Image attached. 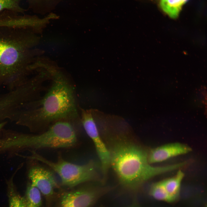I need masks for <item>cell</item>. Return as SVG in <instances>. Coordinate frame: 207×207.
Here are the masks:
<instances>
[{"mask_svg":"<svg viewBox=\"0 0 207 207\" xmlns=\"http://www.w3.org/2000/svg\"><path fill=\"white\" fill-rule=\"evenodd\" d=\"M28 176L31 184L46 197L52 195L55 189L58 186L53 173L42 167H32L29 171Z\"/></svg>","mask_w":207,"mask_h":207,"instance_id":"8","label":"cell"},{"mask_svg":"<svg viewBox=\"0 0 207 207\" xmlns=\"http://www.w3.org/2000/svg\"><path fill=\"white\" fill-rule=\"evenodd\" d=\"M30 28H0V86L13 89L25 82L30 63Z\"/></svg>","mask_w":207,"mask_h":207,"instance_id":"3","label":"cell"},{"mask_svg":"<svg viewBox=\"0 0 207 207\" xmlns=\"http://www.w3.org/2000/svg\"><path fill=\"white\" fill-rule=\"evenodd\" d=\"M28 0V1H35V0Z\"/></svg>","mask_w":207,"mask_h":207,"instance_id":"17","label":"cell"},{"mask_svg":"<svg viewBox=\"0 0 207 207\" xmlns=\"http://www.w3.org/2000/svg\"><path fill=\"white\" fill-rule=\"evenodd\" d=\"M178 170L175 176L162 181L172 202L176 200L179 195L181 184L184 176L181 170Z\"/></svg>","mask_w":207,"mask_h":207,"instance_id":"10","label":"cell"},{"mask_svg":"<svg viewBox=\"0 0 207 207\" xmlns=\"http://www.w3.org/2000/svg\"><path fill=\"white\" fill-rule=\"evenodd\" d=\"M132 207H138L136 206H132Z\"/></svg>","mask_w":207,"mask_h":207,"instance_id":"18","label":"cell"},{"mask_svg":"<svg viewBox=\"0 0 207 207\" xmlns=\"http://www.w3.org/2000/svg\"><path fill=\"white\" fill-rule=\"evenodd\" d=\"M41 192L31 183L27 187L23 197L25 207H41L42 203Z\"/></svg>","mask_w":207,"mask_h":207,"instance_id":"12","label":"cell"},{"mask_svg":"<svg viewBox=\"0 0 207 207\" xmlns=\"http://www.w3.org/2000/svg\"><path fill=\"white\" fill-rule=\"evenodd\" d=\"M189 0H160V6L164 13L170 18H177L182 7Z\"/></svg>","mask_w":207,"mask_h":207,"instance_id":"11","label":"cell"},{"mask_svg":"<svg viewBox=\"0 0 207 207\" xmlns=\"http://www.w3.org/2000/svg\"><path fill=\"white\" fill-rule=\"evenodd\" d=\"M9 207H25L23 198L15 189L12 181L8 184Z\"/></svg>","mask_w":207,"mask_h":207,"instance_id":"14","label":"cell"},{"mask_svg":"<svg viewBox=\"0 0 207 207\" xmlns=\"http://www.w3.org/2000/svg\"><path fill=\"white\" fill-rule=\"evenodd\" d=\"M103 191L97 187H87L67 192L62 195L60 207H90Z\"/></svg>","mask_w":207,"mask_h":207,"instance_id":"7","label":"cell"},{"mask_svg":"<svg viewBox=\"0 0 207 207\" xmlns=\"http://www.w3.org/2000/svg\"><path fill=\"white\" fill-rule=\"evenodd\" d=\"M24 10L19 0H0V14L6 11L23 13Z\"/></svg>","mask_w":207,"mask_h":207,"instance_id":"15","label":"cell"},{"mask_svg":"<svg viewBox=\"0 0 207 207\" xmlns=\"http://www.w3.org/2000/svg\"><path fill=\"white\" fill-rule=\"evenodd\" d=\"M115 142L109 149L110 167L120 183L125 187L135 189L155 176L178 170L183 166L182 162L155 166L148 160V153L143 148L128 141Z\"/></svg>","mask_w":207,"mask_h":207,"instance_id":"2","label":"cell"},{"mask_svg":"<svg viewBox=\"0 0 207 207\" xmlns=\"http://www.w3.org/2000/svg\"><path fill=\"white\" fill-rule=\"evenodd\" d=\"M150 191L151 195L157 200L172 202L162 181L152 184L150 187Z\"/></svg>","mask_w":207,"mask_h":207,"instance_id":"13","label":"cell"},{"mask_svg":"<svg viewBox=\"0 0 207 207\" xmlns=\"http://www.w3.org/2000/svg\"><path fill=\"white\" fill-rule=\"evenodd\" d=\"M32 159L42 162L50 167L60 178L62 184L72 187L82 183L97 179L99 177L97 167L93 160L79 165L59 159L55 162L50 161L35 153Z\"/></svg>","mask_w":207,"mask_h":207,"instance_id":"5","label":"cell"},{"mask_svg":"<svg viewBox=\"0 0 207 207\" xmlns=\"http://www.w3.org/2000/svg\"><path fill=\"white\" fill-rule=\"evenodd\" d=\"M7 121H5L0 122V130L7 124Z\"/></svg>","mask_w":207,"mask_h":207,"instance_id":"16","label":"cell"},{"mask_svg":"<svg viewBox=\"0 0 207 207\" xmlns=\"http://www.w3.org/2000/svg\"><path fill=\"white\" fill-rule=\"evenodd\" d=\"M68 120H59L52 124L45 131L37 135L11 133L1 141L5 150L24 148L39 149L65 148L73 146L77 140L74 123Z\"/></svg>","mask_w":207,"mask_h":207,"instance_id":"4","label":"cell"},{"mask_svg":"<svg viewBox=\"0 0 207 207\" xmlns=\"http://www.w3.org/2000/svg\"><path fill=\"white\" fill-rule=\"evenodd\" d=\"M51 76V85L45 94L27 105L16 119V124L36 131L46 129L60 120L80 122L74 85L61 75Z\"/></svg>","mask_w":207,"mask_h":207,"instance_id":"1","label":"cell"},{"mask_svg":"<svg viewBox=\"0 0 207 207\" xmlns=\"http://www.w3.org/2000/svg\"><path fill=\"white\" fill-rule=\"evenodd\" d=\"M192 151L188 145L179 143L166 144L152 149L148 153L150 164L161 162L178 156L187 154Z\"/></svg>","mask_w":207,"mask_h":207,"instance_id":"9","label":"cell"},{"mask_svg":"<svg viewBox=\"0 0 207 207\" xmlns=\"http://www.w3.org/2000/svg\"><path fill=\"white\" fill-rule=\"evenodd\" d=\"M79 113L80 122L93 143L100 160L101 168L103 171L107 170L110 166V152L101 137L93 114L92 109L80 108Z\"/></svg>","mask_w":207,"mask_h":207,"instance_id":"6","label":"cell"}]
</instances>
